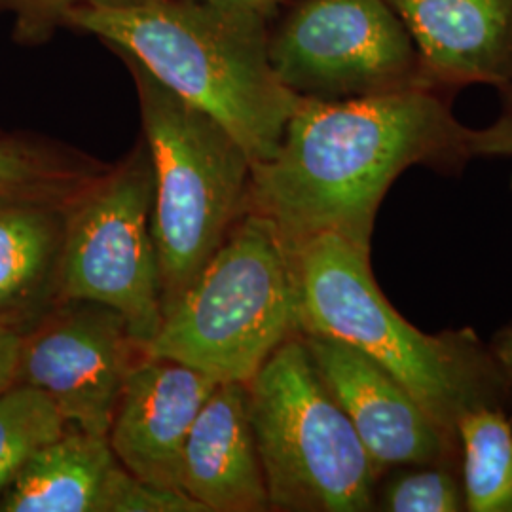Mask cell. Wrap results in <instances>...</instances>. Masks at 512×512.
Masks as SVG:
<instances>
[{"mask_svg":"<svg viewBox=\"0 0 512 512\" xmlns=\"http://www.w3.org/2000/svg\"><path fill=\"white\" fill-rule=\"evenodd\" d=\"M467 135L446 93L302 97L274 156L251 164L247 211L270 220L289 247L338 236L370 255L389 188L416 165L461 171Z\"/></svg>","mask_w":512,"mask_h":512,"instance_id":"cell-1","label":"cell"},{"mask_svg":"<svg viewBox=\"0 0 512 512\" xmlns=\"http://www.w3.org/2000/svg\"><path fill=\"white\" fill-rule=\"evenodd\" d=\"M270 21L203 0H120L71 10L65 27L101 38L228 129L251 164L274 156L300 103L268 57Z\"/></svg>","mask_w":512,"mask_h":512,"instance_id":"cell-2","label":"cell"},{"mask_svg":"<svg viewBox=\"0 0 512 512\" xmlns=\"http://www.w3.org/2000/svg\"><path fill=\"white\" fill-rule=\"evenodd\" d=\"M291 253L302 334L329 336L363 351L456 439L465 412L507 406L509 385L492 348L473 329H416L378 287L370 255L338 236L304 239Z\"/></svg>","mask_w":512,"mask_h":512,"instance_id":"cell-3","label":"cell"},{"mask_svg":"<svg viewBox=\"0 0 512 512\" xmlns=\"http://www.w3.org/2000/svg\"><path fill=\"white\" fill-rule=\"evenodd\" d=\"M120 55L135 80L154 169L150 232L158 256L162 310H169L247 213L251 160L207 112Z\"/></svg>","mask_w":512,"mask_h":512,"instance_id":"cell-4","label":"cell"},{"mask_svg":"<svg viewBox=\"0 0 512 512\" xmlns=\"http://www.w3.org/2000/svg\"><path fill=\"white\" fill-rule=\"evenodd\" d=\"M300 334L291 247L270 220L247 211L165 311L145 353L217 382L247 384L275 349Z\"/></svg>","mask_w":512,"mask_h":512,"instance_id":"cell-5","label":"cell"},{"mask_svg":"<svg viewBox=\"0 0 512 512\" xmlns=\"http://www.w3.org/2000/svg\"><path fill=\"white\" fill-rule=\"evenodd\" d=\"M270 511H376L380 473L313 368L300 336L247 382Z\"/></svg>","mask_w":512,"mask_h":512,"instance_id":"cell-6","label":"cell"},{"mask_svg":"<svg viewBox=\"0 0 512 512\" xmlns=\"http://www.w3.org/2000/svg\"><path fill=\"white\" fill-rule=\"evenodd\" d=\"M154 169L147 143L110 173L82 184L65 217L57 294L118 311L147 349L162 325V291L150 213Z\"/></svg>","mask_w":512,"mask_h":512,"instance_id":"cell-7","label":"cell"},{"mask_svg":"<svg viewBox=\"0 0 512 512\" xmlns=\"http://www.w3.org/2000/svg\"><path fill=\"white\" fill-rule=\"evenodd\" d=\"M268 57L300 97L431 90L416 44L387 0H285L268 25Z\"/></svg>","mask_w":512,"mask_h":512,"instance_id":"cell-8","label":"cell"},{"mask_svg":"<svg viewBox=\"0 0 512 512\" xmlns=\"http://www.w3.org/2000/svg\"><path fill=\"white\" fill-rule=\"evenodd\" d=\"M141 357L145 348L118 311L65 300L63 310L23 338L19 384L46 393L67 425L107 437L120 393Z\"/></svg>","mask_w":512,"mask_h":512,"instance_id":"cell-9","label":"cell"},{"mask_svg":"<svg viewBox=\"0 0 512 512\" xmlns=\"http://www.w3.org/2000/svg\"><path fill=\"white\" fill-rule=\"evenodd\" d=\"M313 368L344 410L380 476L404 465H459V444L385 368L359 349L302 334Z\"/></svg>","mask_w":512,"mask_h":512,"instance_id":"cell-10","label":"cell"},{"mask_svg":"<svg viewBox=\"0 0 512 512\" xmlns=\"http://www.w3.org/2000/svg\"><path fill=\"white\" fill-rule=\"evenodd\" d=\"M219 384L192 366L145 353L129 372L107 435L118 463L143 482L181 490L184 442Z\"/></svg>","mask_w":512,"mask_h":512,"instance_id":"cell-11","label":"cell"},{"mask_svg":"<svg viewBox=\"0 0 512 512\" xmlns=\"http://www.w3.org/2000/svg\"><path fill=\"white\" fill-rule=\"evenodd\" d=\"M420 54L431 90L512 84V0H387Z\"/></svg>","mask_w":512,"mask_h":512,"instance_id":"cell-12","label":"cell"},{"mask_svg":"<svg viewBox=\"0 0 512 512\" xmlns=\"http://www.w3.org/2000/svg\"><path fill=\"white\" fill-rule=\"evenodd\" d=\"M181 490L207 512L270 511L247 384L220 382L184 442Z\"/></svg>","mask_w":512,"mask_h":512,"instance_id":"cell-13","label":"cell"},{"mask_svg":"<svg viewBox=\"0 0 512 512\" xmlns=\"http://www.w3.org/2000/svg\"><path fill=\"white\" fill-rule=\"evenodd\" d=\"M120 469L107 437L71 425L21 467L0 495V511L109 512Z\"/></svg>","mask_w":512,"mask_h":512,"instance_id":"cell-14","label":"cell"},{"mask_svg":"<svg viewBox=\"0 0 512 512\" xmlns=\"http://www.w3.org/2000/svg\"><path fill=\"white\" fill-rule=\"evenodd\" d=\"M63 236L65 217L44 198L0 202V321L57 281Z\"/></svg>","mask_w":512,"mask_h":512,"instance_id":"cell-15","label":"cell"},{"mask_svg":"<svg viewBox=\"0 0 512 512\" xmlns=\"http://www.w3.org/2000/svg\"><path fill=\"white\" fill-rule=\"evenodd\" d=\"M465 511L512 512V418L505 406H478L456 425Z\"/></svg>","mask_w":512,"mask_h":512,"instance_id":"cell-16","label":"cell"},{"mask_svg":"<svg viewBox=\"0 0 512 512\" xmlns=\"http://www.w3.org/2000/svg\"><path fill=\"white\" fill-rule=\"evenodd\" d=\"M65 429L63 414L37 387L16 384L0 393V495L29 458Z\"/></svg>","mask_w":512,"mask_h":512,"instance_id":"cell-17","label":"cell"},{"mask_svg":"<svg viewBox=\"0 0 512 512\" xmlns=\"http://www.w3.org/2000/svg\"><path fill=\"white\" fill-rule=\"evenodd\" d=\"M374 507L385 512L465 511L459 465H404L385 471L376 486Z\"/></svg>","mask_w":512,"mask_h":512,"instance_id":"cell-18","label":"cell"},{"mask_svg":"<svg viewBox=\"0 0 512 512\" xmlns=\"http://www.w3.org/2000/svg\"><path fill=\"white\" fill-rule=\"evenodd\" d=\"M74 177V171L59 167L40 152L0 141V202L42 198Z\"/></svg>","mask_w":512,"mask_h":512,"instance_id":"cell-19","label":"cell"},{"mask_svg":"<svg viewBox=\"0 0 512 512\" xmlns=\"http://www.w3.org/2000/svg\"><path fill=\"white\" fill-rule=\"evenodd\" d=\"M109 512H207V509L181 490L148 484L122 467L110 490Z\"/></svg>","mask_w":512,"mask_h":512,"instance_id":"cell-20","label":"cell"},{"mask_svg":"<svg viewBox=\"0 0 512 512\" xmlns=\"http://www.w3.org/2000/svg\"><path fill=\"white\" fill-rule=\"evenodd\" d=\"M120 0H8L14 14V35L21 44H42L65 27L67 14L86 4H110Z\"/></svg>","mask_w":512,"mask_h":512,"instance_id":"cell-21","label":"cell"},{"mask_svg":"<svg viewBox=\"0 0 512 512\" xmlns=\"http://www.w3.org/2000/svg\"><path fill=\"white\" fill-rule=\"evenodd\" d=\"M467 150L473 158H512V116L503 114L492 126L469 128Z\"/></svg>","mask_w":512,"mask_h":512,"instance_id":"cell-22","label":"cell"},{"mask_svg":"<svg viewBox=\"0 0 512 512\" xmlns=\"http://www.w3.org/2000/svg\"><path fill=\"white\" fill-rule=\"evenodd\" d=\"M23 336L8 321H0V393L19 384Z\"/></svg>","mask_w":512,"mask_h":512,"instance_id":"cell-23","label":"cell"},{"mask_svg":"<svg viewBox=\"0 0 512 512\" xmlns=\"http://www.w3.org/2000/svg\"><path fill=\"white\" fill-rule=\"evenodd\" d=\"M203 2H209L213 6H219L236 14L255 16L266 21H272L279 8L275 0H203Z\"/></svg>","mask_w":512,"mask_h":512,"instance_id":"cell-24","label":"cell"},{"mask_svg":"<svg viewBox=\"0 0 512 512\" xmlns=\"http://www.w3.org/2000/svg\"><path fill=\"white\" fill-rule=\"evenodd\" d=\"M490 348L501 372L505 374V380L509 385V401H512V323L497 332Z\"/></svg>","mask_w":512,"mask_h":512,"instance_id":"cell-25","label":"cell"},{"mask_svg":"<svg viewBox=\"0 0 512 512\" xmlns=\"http://www.w3.org/2000/svg\"><path fill=\"white\" fill-rule=\"evenodd\" d=\"M503 107H505V112L503 114H507V116H512V84L509 88H505L503 92Z\"/></svg>","mask_w":512,"mask_h":512,"instance_id":"cell-26","label":"cell"},{"mask_svg":"<svg viewBox=\"0 0 512 512\" xmlns=\"http://www.w3.org/2000/svg\"><path fill=\"white\" fill-rule=\"evenodd\" d=\"M6 4H8V0H0V10H6Z\"/></svg>","mask_w":512,"mask_h":512,"instance_id":"cell-27","label":"cell"},{"mask_svg":"<svg viewBox=\"0 0 512 512\" xmlns=\"http://www.w3.org/2000/svg\"><path fill=\"white\" fill-rule=\"evenodd\" d=\"M275 2H277V6H279V4H281V2H285V0H275Z\"/></svg>","mask_w":512,"mask_h":512,"instance_id":"cell-28","label":"cell"},{"mask_svg":"<svg viewBox=\"0 0 512 512\" xmlns=\"http://www.w3.org/2000/svg\"><path fill=\"white\" fill-rule=\"evenodd\" d=\"M511 192H512V179H511Z\"/></svg>","mask_w":512,"mask_h":512,"instance_id":"cell-29","label":"cell"}]
</instances>
